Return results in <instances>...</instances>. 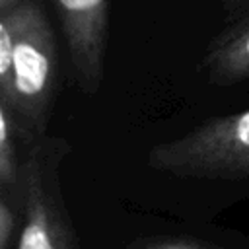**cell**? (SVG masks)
<instances>
[{
  "label": "cell",
  "mask_w": 249,
  "mask_h": 249,
  "mask_svg": "<svg viewBox=\"0 0 249 249\" xmlns=\"http://www.w3.org/2000/svg\"><path fill=\"white\" fill-rule=\"evenodd\" d=\"M130 249H212L202 243L191 241V239H177V237H156V239H146L142 243L132 245Z\"/></svg>",
  "instance_id": "8"
},
{
  "label": "cell",
  "mask_w": 249,
  "mask_h": 249,
  "mask_svg": "<svg viewBox=\"0 0 249 249\" xmlns=\"http://www.w3.org/2000/svg\"><path fill=\"white\" fill-rule=\"evenodd\" d=\"M220 6L230 25L249 19V0H220Z\"/></svg>",
  "instance_id": "9"
},
{
  "label": "cell",
  "mask_w": 249,
  "mask_h": 249,
  "mask_svg": "<svg viewBox=\"0 0 249 249\" xmlns=\"http://www.w3.org/2000/svg\"><path fill=\"white\" fill-rule=\"evenodd\" d=\"M202 66L206 80L214 86L249 80V19L230 25L208 47Z\"/></svg>",
  "instance_id": "5"
},
{
  "label": "cell",
  "mask_w": 249,
  "mask_h": 249,
  "mask_svg": "<svg viewBox=\"0 0 249 249\" xmlns=\"http://www.w3.org/2000/svg\"><path fill=\"white\" fill-rule=\"evenodd\" d=\"M16 126L6 105L0 103V193H8L19 200L21 189V165L16 152ZM21 204V200H19Z\"/></svg>",
  "instance_id": "6"
},
{
  "label": "cell",
  "mask_w": 249,
  "mask_h": 249,
  "mask_svg": "<svg viewBox=\"0 0 249 249\" xmlns=\"http://www.w3.org/2000/svg\"><path fill=\"white\" fill-rule=\"evenodd\" d=\"M12 35V101L8 107L18 136L33 144L47 136L56 91L58 51L53 25L39 0H18L0 12ZM4 105V103H2Z\"/></svg>",
  "instance_id": "1"
},
{
  "label": "cell",
  "mask_w": 249,
  "mask_h": 249,
  "mask_svg": "<svg viewBox=\"0 0 249 249\" xmlns=\"http://www.w3.org/2000/svg\"><path fill=\"white\" fill-rule=\"evenodd\" d=\"M18 0H0V12H4V10H10L14 4H16Z\"/></svg>",
  "instance_id": "10"
},
{
  "label": "cell",
  "mask_w": 249,
  "mask_h": 249,
  "mask_svg": "<svg viewBox=\"0 0 249 249\" xmlns=\"http://www.w3.org/2000/svg\"><path fill=\"white\" fill-rule=\"evenodd\" d=\"M62 29L76 86L86 95L99 91L105 70V49L111 0H47Z\"/></svg>",
  "instance_id": "4"
},
{
  "label": "cell",
  "mask_w": 249,
  "mask_h": 249,
  "mask_svg": "<svg viewBox=\"0 0 249 249\" xmlns=\"http://www.w3.org/2000/svg\"><path fill=\"white\" fill-rule=\"evenodd\" d=\"M21 204L8 193H0V249H10L19 228Z\"/></svg>",
  "instance_id": "7"
},
{
  "label": "cell",
  "mask_w": 249,
  "mask_h": 249,
  "mask_svg": "<svg viewBox=\"0 0 249 249\" xmlns=\"http://www.w3.org/2000/svg\"><path fill=\"white\" fill-rule=\"evenodd\" d=\"M154 171L196 179H249V109L212 119L148 152Z\"/></svg>",
  "instance_id": "2"
},
{
  "label": "cell",
  "mask_w": 249,
  "mask_h": 249,
  "mask_svg": "<svg viewBox=\"0 0 249 249\" xmlns=\"http://www.w3.org/2000/svg\"><path fill=\"white\" fill-rule=\"evenodd\" d=\"M66 154L68 144L62 138L43 136L29 144L21 165L18 249H78L60 187Z\"/></svg>",
  "instance_id": "3"
}]
</instances>
